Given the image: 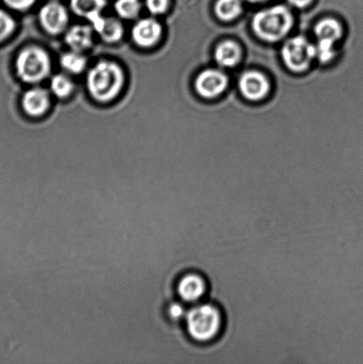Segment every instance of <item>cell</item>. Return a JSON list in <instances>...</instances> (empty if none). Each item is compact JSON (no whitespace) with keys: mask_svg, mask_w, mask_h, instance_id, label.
Here are the masks:
<instances>
[{"mask_svg":"<svg viewBox=\"0 0 363 364\" xmlns=\"http://www.w3.org/2000/svg\"><path fill=\"white\" fill-rule=\"evenodd\" d=\"M144 4L152 16H162L169 10L170 0H144Z\"/></svg>","mask_w":363,"mask_h":364,"instance_id":"7402d4cb","label":"cell"},{"mask_svg":"<svg viewBox=\"0 0 363 364\" xmlns=\"http://www.w3.org/2000/svg\"><path fill=\"white\" fill-rule=\"evenodd\" d=\"M188 334L193 340L207 342L219 334L222 328V316L218 309L212 305H200L186 315Z\"/></svg>","mask_w":363,"mask_h":364,"instance_id":"277c9868","label":"cell"},{"mask_svg":"<svg viewBox=\"0 0 363 364\" xmlns=\"http://www.w3.org/2000/svg\"><path fill=\"white\" fill-rule=\"evenodd\" d=\"M10 9L16 11H26L35 5L37 0H3Z\"/></svg>","mask_w":363,"mask_h":364,"instance_id":"603a6c76","label":"cell"},{"mask_svg":"<svg viewBox=\"0 0 363 364\" xmlns=\"http://www.w3.org/2000/svg\"><path fill=\"white\" fill-rule=\"evenodd\" d=\"M239 87L245 98L251 101H259L268 95L270 85L264 75L250 71L241 77Z\"/></svg>","mask_w":363,"mask_h":364,"instance_id":"30bf717a","label":"cell"},{"mask_svg":"<svg viewBox=\"0 0 363 364\" xmlns=\"http://www.w3.org/2000/svg\"><path fill=\"white\" fill-rule=\"evenodd\" d=\"M60 65L66 73L78 75L87 69V60L83 53L70 50L60 56Z\"/></svg>","mask_w":363,"mask_h":364,"instance_id":"e0dca14e","label":"cell"},{"mask_svg":"<svg viewBox=\"0 0 363 364\" xmlns=\"http://www.w3.org/2000/svg\"><path fill=\"white\" fill-rule=\"evenodd\" d=\"M242 52L239 46L232 41L222 43L215 50V60L219 65L226 68L236 66L240 62Z\"/></svg>","mask_w":363,"mask_h":364,"instance_id":"2e32d148","label":"cell"},{"mask_svg":"<svg viewBox=\"0 0 363 364\" xmlns=\"http://www.w3.org/2000/svg\"><path fill=\"white\" fill-rule=\"evenodd\" d=\"M315 33L318 42L335 45L336 41L342 36V28L336 20L328 18L319 21L315 28Z\"/></svg>","mask_w":363,"mask_h":364,"instance_id":"9a60e30c","label":"cell"},{"mask_svg":"<svg viewBox=\"0 0 363 364\" xmlns=\"http://www.w3.org/2000/svg\"><path fill=\"white\" fill-rule=\"evenodd\" d=\"M248 1L251 3H261L266 1V0H248Z\"/></svg>","mask_w":363,"mask_h":364,"instance_id":"484cf974","label":"cell"},{"mask_svg":"<svg viewBox=\"0 0 363 364\" xmlns=\"http://www.w3.org/2000/svg\"><path fill=\"white\" fill-rule=\"evenodd\" d=\"M51 106L50 94L45 88L34 87L24 92L21 97V107L28 116H44Z\"/></svg>","mask_w":363,"mask_h":364,"instance_id":"9c48e42d","label":"cell"},{"mask_svg":"<svg viewBox=\"0 0 363 364\" xmlns=\"http://www.w3.org/2000/svg\"><path fill=\"white\" fill-rule=\"evenodd\" d=\"M293 24V14L283 6H273L255 14L252 28L258 37L269 42L279 41L289 33Z\"/></svg>","mask_w":363,"mask_h":364,"instance_id":"3957f363","label":"cell"},{"mask_svg":"<svg viewBox=\"0 0 363 364\" xmlns=\"http://www.w3.org/2000/svg\"><path fill=\"white\" fill-rule=\"evenodd\" d=\"M94 32L91 25H73L65 31L64 41L72 51L83 53L94 45Z\"/></svg>","mask_w":363,"mask_h":364,"instance_id":"8fae6325","label":"cell"},{"mask_svg":"<svg viewBox=\"0 0 363 364\" xmlns=\"http://www.w3.org/2000/svg\"><path fill=\"white\" fill-rule=\"evenodd\" d=\"M178 294L184 301L195 302L199 301L206 291V283L197 274H188L178 283Z\"/></svg>","mask_w":363,"mask_h":364,"instance_id":"4fadbf2b","label":"cell"},{"mask_svg":"<svg viewBox=\"0 0 363 364\" xmlns=\"http://www.w3.org/2000/svg\"><path fill=\"white\" fill-rule=\"evenodd\" d=\"M229 80L225 74L217 70H207L198 75L195 82V90L202 97L212 99L226 90Z\"/></svg>","mask_w":363,"mask_h":364,"instance_id":"ba28073f","label":"cell"},{"mask_svg":"<svg viewBox=\"0 0 363 364\" xmlns=\"http://www.w3.org/2000/svg\"><path fill=\"white\" fill-rule=\"evenodd\" d=\"M142 9L141 0H116L114 9L124 20L137 19Z\"/></svg>","mask_w":363,"mask_h":364,"instance_id":"ffe728a7","label":"cell"},{"mask_svg":"<svg viewBox=\"0 0 363 364\" xmlns=\"http://www.w3.org/2000/svg\"><path fill=\"white\" fill-rule=\"evenodd\" d=\"M16 30V21L9 13L0 9V42L6 41Z\"/></svg>","mask_w":363,"mask_h":364,"instance_id":"44dd1931","label":"cell"},{"mask_svg":"<svg viewBox=\"0 0 363 364\" xmlns=\"http://www.w3.org/2000/svg\"><path fill=\"white\" fill-rule=\"evenodd\" d=\"M126 83V74L119 63L102 60L88 70L87 88L95 102L106 103L119 95Z\"/></svg>","mask_w":363,"mask_h":364,"instance_id":"6da1fadb","label":"cell"},{"mask_svg":"<svg viewBox=\"0 0 363 364\" xmlns=\"http://www.w3.org/2000/svg\"><path fill=\"white\" fill-rule=\"evenodd\" d=\"M168 315L170 318L173 320H180L183 318L184 316H186L187 314L185 313V309L183 306L178 304V303H174V304L170 306Z\"/></svg>","mask_w":363,"mask_h":364,"instance_id":"cb8c5ba5","label":"cell"},{"mask_svg":"<svg viewBox=\"0 0 363 364\" xmlns=\"http://www.w3.org/2000/svg\"><path fill=\"white\" fill-rule=\"evenodd\" d=\"M107 0H70V9L76 16L85 18L89 23L102 16Z\"/></svg>","mask_w":363,"mask_h":364,"instance_id":"5bb4252c","label":"cell"},{"mask_svg":"<svg viewBox=\"0 0 363 364\" xmlns=\"http://www.w3.org/2000/svg\"><path fill=\"white\" fill-rule=\"evenodd\" d=\"M38 21L46 33L58 36L67 30L70 14L65 6L53 0L45 4L39 10Z\"/></svg>","mask_w":363,"mask_h":364,"instance_id":"8992f818","label":"cell"},{"mask_svg":"<svg viewBox=\"0 0 363 364\" xmlns=\"http://www.w3.org/2000/svg\"><path fill=\"white\" fill-rule=\"evenodd\" d=\"M243 11L241 0H218L215 5L217 16L223 21H232Z\"/></svg>","mask_w":363,"mask_h":364,"instance_id":"d6986e66","label":"cell"},{"mask_svg":"<svg viewBox=\"0 0 363 364\" xmlns=\"http://www.w3.org/2000/svg\"><path fill=\"white\" fill-rule=\"evenodd\" d=\"M75 84L65 74H56L50 80V90L59 99L70 97L74 92Z\"/></svg>","mask_w":363,"mask_h":364,"instance_id":"ac0fdd59","label":"cell"},{"mask_svg":"<svg viewBox=\"0 0 363 364\" xmlns=\"http://www.w3.org/2000/svg\"><path fill=\"white\" fill-rule=\"evenodd\" d=\"M91 26L102 41L108 44H115L122 39L124 28L121 21L113 17L99 16L91 21Z\"/></svg>","mask_w":363,"mask_h":364,"instance_id":"7c38bea8","label":"cell"},{"mask_svg":"<svg viewBox=\"0 0 363 364\" xmlns=\"http://www.w3.org/2000/svg\"><path fill=\"white\" fill-rule=\"evenodd\" d=\"M282 55L284 63L291 70L302 73L308 69L315 58V46L307 38L298 36L284 44Z\"/></svg>","mask_w":363,"mask_h":364,"instance_id":"5b68a950","label":"cell"},{"mask_svg":"<svg viewBox=\"0 0 363 364\" xmlns=\"http://www.w3.org/2000/svg\"><path fill=\"white\" fill-rule=\"evenodd\" d=\"M16 68L18 77L21 81L26 84L37 85L46 80L51 73V57L40 46H28L18 55Z\"/></svg>","mask_w":363,"mask_h":364,"instance_id":"7a4b0ae2","label":"cell"},{"mask_svg":"<svg viewBox=\"0 0 363 364\" xmlns=\"http://www.w3.org/2000/svg\"><path fill=\"white\" fill-rule=\"evenodd\" d=\"M163 35L162 24L155 18H143L131 28V37L135 45L141 48H151L158 45Z\"/></svg>","mask_w":363,"mask_h":364,"instance_id":"52a82bcc","label":"cell"},{"mask_svg":"<svg viewBox=\"0 0 363 364\" xmlns=\"http://www.w3.org/2000/svg\"><path fill=\"white\" fill-rule=\"evenodd\" d=\"M313 0H288V2L298 9H305L308 6L310 5Z\"/></svg>","mask_w":363,"mask_h":364,"instance_id":"d4e9b609","label":"cell"}]
</instances>
